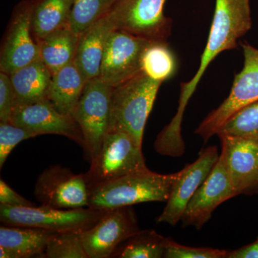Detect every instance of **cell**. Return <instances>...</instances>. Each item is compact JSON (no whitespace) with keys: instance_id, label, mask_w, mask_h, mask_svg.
I'll list each match as a JSON object with an SVG mask.
<instances>
[{"instance_id":"1","label":"cell","mask_w":258,"mask_h":258,"mask_svg":"<svg viewBox=\"0 0 258 258\" xmlns=\"http://www.w3.org/2000/svg\"><path fill=\"white\" fill-rule=\"evenodd\" d=\"M252 28L249 0H216L211 29L200 67L192 79L181 83L177 111L160 132L154 148L159 154L178 157L184 152L181 123L185 108L208 66L219 54L236 48L237 41Z\"/></svg>"},{"instance_id":"2","label":"cell","mask_w":258,"mask_h":258,"mask_svg":"<svg viewBox=\"0 0 258 258\" xmlns=\"http://www.w3.org/2000/svg\"><path fill=\"white\" fill-rule=\"evenodd\" d=\"M181 170L161 174L138 171L88 189V208L106 210L150 202H167Z\"/></svg>"},{"instance_id":"3","label":"cell","mask_w":258,"mask_h":258,"mask_svg":"<svg viewBox=\"0 0 258 258\" xmlns=\"http://www.w3.org/2000/svg\"><path fill=\"white\" fill-rule=\"evenodd\" d=\"M162 83L150 79L142 71L113 87L108 131H124L142 144L148 117Z\"/></svg>"},{"instance_id":"4","label":"cell","mask_w":258,"mask_h":258,"mask_svg":"<svg viewBox=\"0 0 258 258\" xmlns=\"http://www.w3.org/2000/svg\"><path fill=\"white\" fill-rule=\"evenodd\" d=\"M147 169L142 144L128 132L110 130L83 176L89 189Z\"/></svg>"},{"instance_id":"5","label":"cell","mask_w":258,"mask_h":258,"mask_svg":"<svg viewBox=\"0 0 258 258\" xmlns=\"http://www.w3.org/2000/svg\"><path fill=\"white\" fill-rule=\"evenodd\" d=\"M106 211L90 208L62 210L49 207H16L0 204V220L7 226L31 227L55 232L93 227Z\"/></svg>"},{"instance_id":"6","label":"cell","mask_w":258,"mask_h":258,"mask_svg":"<svg viewBox=\"0 0 258 258\" xmlns=\"http://www.w3.org/2000/svg\"><path fill=\"white\" fill-rule=\"evenodd\" d=\"M113 87L100 77L86 83L73 116L84 138L85 153L91 161L99 149L109 129Z\"/></svg>"},{"instance_id":"7","label":"cell","mask_w":258,"mask_h":258,"mask_svg":"<svg viewBox=\"0 0 258 258\" xmlns=\"http://www.w3.org/2000/svg\"><path fill=\"white\" fill-rule=\"evenodd\" d=\"M241 45L243 69L236 75L230 94L218 108L209 113L195 131L205 142L216 135L220 127L236 111L258 101V48L248 43Z\"/></svg>"},{"instance_id":"8","label":"cell","mask_w":258,"mask_h":258,"mask_svg":"<svg viewBox=\"0 0 258 258\" xmlns=\"http://www.w3.org/2000/svg\"><path fill=\"white\" fill-rule=\"evenodd\" d=\"M166 0H116L109 12L115 29L152 42H167L172 20L164 15Z\"/></svg>"},{"instance_id":"9","label":"cell","mask_w":258,"mask_h":258,"mask_svg":"<svg viewBox=\"0 0 258 258\" xmlns=\"http://www.w3.org/2000/svg\"><path fill=\"white\" fill-rule=\"evenodd\" d=\"M140 232L132 206L106 210L93 227L81 232L88 258H108L117 247Z\"/></svg>"},{"instance_id":"10","label":"cell","mask_w":258,"mask_h":258,"mask_svg":"<svg viewBox=\"0 0 258 258\" xmlns=\"http://www.w3.org/2000/svg\"><path fill=\"white\" fill-rule=\"evenodd\" d=\"M152 42L114 29L107 40L99 77L112 87L142 72V57Z\"/></svg>"},{"instance_id":"11","label":"cell","mask_w":258,"mask_h":258,"mask_svg":"<svg viewBox=\"0 0 258 258\" xmlns=\"http://www.w3.org/2000/svg\"><path fill=\"white\" fill-rule=\"evenodd\" d=\"M35 198L42 206L62 210L88 208V188L83 174L52 166L37 178Z\"/></svg>"},{"instance_id":"12","label":"cell","mask_w":258,"mask_h":258,"mask_svg":"<svg viewBox=\"0 0 258 258\" xmlns=\"http://www.w3.org/2000/svg\"><path fill=\"white\" fill-rule=\"evenodd\" d=\"M235 196L225 152L222 149L216 164L186 207L181 221L184 226H193L200 230L219 205Z\"/></svg>"},{"instance_id":"13","label":"cell","mask_w":258,"mask_h":258,"mask_svg":"<svg viewBox=\"0 0 258 258\" xmlns=\"http://www.w3.org/2000/svg\"><path fill=\"white\" fill-rule=\"evenodd\" d=\"M34 0L20 3L15 8L0 54V71L12 74L40 57V48L34 40L31 17Z\"/></svg>"},{"instance_id":"14","label":"cell","mask_w":258,"mask_h":258,"mask_svg":"<svg viewBox=\"0 0 258 258\" xmlns=\"http://www.w3.org/2000/svg\"><path fill=\"white\" fill-rule=\"evenodd\" d=\"M219 157L216 147L207 148L202 151L196 161L181 169L165 208L157 219L158 223L174 226L181 221L190 200L210 174Z\"/></svg>"},{"instance_id":"15","label":"cell","mask_w":258,"mask_h":258,"mask_svg":"<svg viewBox=\"0 0 258 258\" xmlns=\"http://www.w3.org/2000/svg\"><path fill=\"white\" fill-rule=\"evenodd\" d=\"M10 123L30 129L38 136H63L84 147L81 127L73 115L57 111L49 100L15 107Z\"/></svg>"},{"instance_id":"16","label":"cell","mask_w":258,"mask_h":258,"mask_svg":"<svg viewBox=\"0 0 258 258\" xmlns=\"http://www.w3.org/2000/svg\"><path fill=\"white\" fill-rule=\"evenodd\" d=\"M114 29L108 13L80 35L74 61L87 82L99 77L107 40Z\"/></svg>"},{"instance_id":"17","label":"cell","mask_w":258,"mask_h":258,"mask_svg":"<svg viewBox=\"0 0 258 258\" xmlns=\"http://www.w3.org/2000/svg\"><path fill=\"white\" fill-rule=\"evenodd\" d=\"M232 186L243 194L258 168V143L240 137L220 136Z\"/></svg>"},{"instance_id":"18","label":"cell","mask_w":258,"mask_h":258,"mask_svg":"<svg viewBox=\"0 0 258 258\" xmlns=\"http://www.w3.org/2000/svg\"><path fill=\"white\" fill-rule=\"evenodd\" d=\"M15 94V107L48 100L52 74L38 57L10 75Z\"/></svg>"},{"instance_id":"19","label":"cell","mask_w":258,"mask_h":258,"mask_svg":"<svg viewBox=\"0 0 258 258\" xmlns=\"http://www.w3.org/2000/svg\"><path fill=\"white\" fill-rule=\"evenodd\" d=\"M86 83L81 70L73 61L52 75L48 100L60 113L73 115Z\"/></svg>"},{"instance_id":"20","label":"cell","mask_w":258,"mask_h":258,"mask_svg":"<svg viewBox=\"0 0 258 258\" xmlns=\"http://www.w3.org/2000/svg\"><path fill=\"white\" fill-rule=\"evenodd\" d=\"M58 232L3 225L0 227V247L8 249L11 258L43 256L47 244Z\"/></svg>"},{"instance_id":"21","label":"cell","mask_w":258,"mask_h":258,"mask_svg":"<svg viewBox=\"0 0 258 258\" xmlns=\"http://www.w3.org/2000/svg\"><path fill=\"white\" fill-rule=\"evenodd\" d=\"M79 37L68 25L37 42L40 58L51 74L74 60Z\"/></svg>"},{"instance_id":"22","label":"cell","mask_w":258,"mask_h":258,"mask_svg":"<svg viewBox=\"0 0 258 258\" xmlns=\"http://www.w3.org/2000/svg\"><path fill=\"white\" fill-rule=\"evenodd\" d=\"M74 0H34L31 25L37 42L52 32L69 25Z\"/></svg>"},{"instance_id":"23","label":"cell","mask_w":258,"mask_h":258,"mask_svg":"<svg viewBox=\"0 0 258 258\" xmlns=\"http://www.w3.org/2000/svg\"><path fill=\"white\" fill-rule=\"evenodd\" d=\"M176 60L167 42H152L144 51L142 70L148 77L164 82L176 72Z\"/></svg>"},{"instance_id":"24","label":"cell","mask_w":258,"mask_h":258,"mask_svg":"<svg viewBox=\"0 0 258 258\" xmlns=\"http://www.w3.org/2000/svg\"><path fill=\"white\" fill-rule=\"evenodd\" d=\"M116 0H74L69 27L76 34L83 33L111 11Z\"/></svg>"},{"instance_id":"25","label":"cell","mask_w":258,"mask_h":258,"mask_svg":"<svg viewBox=\"0 0 258 258\" xmlns=\"http://www.w3.org/2000/svg\"><path fill=\"white\" fill-rule=\"evenodd\" d=\"M216 135L240 137L258 143V101L242 107L231 115Z\"/></svg>"},{"instance_id":"26","label":"cell","mask_w":258,"mask_h":258,"mask_svg":"<svg viewBox=\"0 0 258 258\" xmlns=\"http://www.w3.org/2000/svg\"><path fill=\"white\" fill-rule=\"evenodd\" d=\"M166 238L154 230L140 231L128 240L117 257L120 258L164 257Z\"/></svg>"},{"instance_id":"27","label":"cell","mask_w":258,"mask_h":258,"mask_svg":"<svg viewBox=\"0 0 258 258\" xmlns=\"http://www.w3.org/2000/svg\"><path fill=\"white\" fill-rule=\"evenodd\" d=\"M79 231L60 232L47 244L42 257L47 258H88Z\"/></svg>"},{"instance_id":"28","label":"cell","mask_w":258,"mask_h":258,"mask_svg":"<svg viewBox=\"0 0 258 258\" xmlns=\"http://www.w3.org/2000/svg\"><path fill=\"white\" fill-rule=\"evenodd\" d=\"M38 137L35 132L10 122L0 123V168H3L12 151L23 141Z\"/></svg>"},{"instance_id":"29","label":"cell","mask_w":258,"mask_h":258,"mask_svg":"<svg viewBox=\"0 0 258 258\" xmlns=\"http://www.w3.org/2000/svg\"><path fill=\"white\" fill-rule=\"evenodd\" d=\"M228 251L225 249L193 247L184 246L166 238L164 257L166 258H225Z\"/></svg>"},{"instance_id":"30","label":"cell","mask_w":258,"mask_h":258,"mask_svg":"<svg viewBox=\"0 0 258 258\" xmlns=\"http://www.w3.org/2000/svg\"><path fill=\"white\" fill-rule=\"evenodd\" d=\"M15 108V94L9 74L0 72V121L10 122Z\"/></svg>"},{"instance_id":"31","label":"cell","mask_w":258,"mask_h":258,"mask_svg":"<svg viewBox=\"0 0 258 258\" xmlns=\"http://www.w3.org/2000/svg\"><path fill=\"white\" fill-rule=\"evenodd\" d=\"M0 204L16 207L37 206L36 204L19 195L3 179L0 180Z\"/></svg>"},{"instance_id":"32","label":"cell","mask_w":258,"mask_h":258,"mask_svg":"<svg viewBox=\"0 0 258 258\" xmlns=\"http://www.w3.org/2000/svg\"><path fill=\"white\" fill-rule=\"evenodd\" d=\"M227 258H258V239L252 243L228 252Z\"/></svg>"},{"instance_id":"33","label":"cell","mask_w":258,"mask_h":258,"mask_svg":"<svg viewBox=\"0 0 258 258\" xmlns=\"http://www.w3.org/2000/svg\"><path fill=\"white\" fill-rule=\"evenodd\" d=\"M244 194H246V195H254V194L258 195V168L253 178L251 180L250 183L244 191Z\"/></svg>"}]
</instances>
